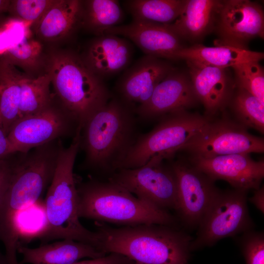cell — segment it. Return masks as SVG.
I'll list each match as a JSON object with an SVG mask.
<instances>
[{
    "label": "cell",
    "mask_w": 264,
    "mask_h": 264,
    "mask_svg": "<svg viewBox=\"0 0 264 264\" xmlns=\"http://www.w3.org/2000/svg\"><path fill=\"white\" fill-rule=\"evenodd\" d=\"M134 113L117 97H111L89 117L80 134L84 169L105 179L119 169L137 136Z\"/></svg>",
    "instance_id": "1"
},
{
    "label": "cell",
    "mask_w": 264,
    "mask_h": 264,
    "mask_svg": "<svg viewBox=\"0 0 264 264\" xmlns=\"http://www.w3.org/2000/svg\"><path fill=\"white\" fill-rule=\"evenodd\" d=\"M98 250L116 253L134 264H189L193 237L180 227L144 224L112 227L95 221Z\"/></svg>",
    "instance_id": "2"
},
{
    "label": "cell",
    "mask_w": 264,
    "mask_h": 264,
    "mask_svg": "<svg viewBox=\"0 0 264 264\" xmlns=\"http://www.w3.org/2000/svg\"><path fill=\"white\" fill-rule=\"evenodd\" d=\"M80 134L78 131L70 145L67 148L63 146L60 151L45 198V222L36 237L44 244L56 239H70L97 249L99 240L97 232L86 228L78 215L73 168L80 149Z\"/></svg>",
    "instance_id": "3"
},
{
    "label": "cell",
    "mask_w": 264,
    "mask_h": 264,
    "mask_svg": "<svg viewBox=\"0 0 264 264\" xmlns=\"http://www.w3.org/2000/svg\"><path fill=\"white\" fill-rule=\"evenodd\" d=\"M77 192L79 218L124 226L157 224L180 227L178 219L169 211L149 204L107 179L91 177L77 185Z\"/></svg>",
    "instance_id": "4"
},
{
    "label": "cell",
    "mask_w": 264,
    "mask_h": 264,
    "mask_svg": "<svg viewBox=\"0 0 264 264\" xmlns=\"http://www.w3.org/2000/svg\"><path fill=\"white\" fill-rule=\"evenodd\" d=\"M55 98L76 120L81 130L89 117L111 97L104 81L73 52L53 55L47 72Z\"/></svg>",
    "instance_id": "5"
},
{
    "label": "cell",
    "mask_w": 264,
    "mask_h": 264,
    "mask_svg": "<svg viewBox=\"0 0 264 264\" xmlns=\"http://www.w3.org/2000/svg\"><path fill=\"white\" fill-rule=\"evenodd\" d=\"M160 118L151 131L137 136L119 169L139 167L152 160L172 158L212 118L181 111Z\"/></svg>",
    "instance_id": "6"
},
{
    "label": "cell",
    "mask_w": 264,
    "mask_h": 264,
    "mask_svg": "<svg viewBox=\"0 0 264 264\" xmlns=\"http://www.w3.org/2000/svg\"><path fill=\"white\" fill-rule=\"evenodd\" d=\"M247 193L234 188L218 191L191 242L192 252L253 229L255 224L249 213Z\"/></svg>",
    "instance_id": "7"
},
{
    "label": "cell",
    "mask_w": 264,
    "mask_h": 264,
    "mask_svg": "<svg viewBox=\"0 0 264 264\" xmlns=\"http://www.w3.org/2000/svg\"><path fill=\"white\" fill-rule=\"evenodd\" d=\"M157 208L176 211L177 185L175 174L164 161L151 160L135 168L117 170L106 178Z\"/></svg>",
    "instance_id": "8"
},
{
    "label": "cell",
    "mask_w": 264,
    "mask_h": 264,
    "mask_svg": "<svg viewBox=\"0 0 264 264\" xmlns=\"http://www.w3.org/2000/svg\"><path fill=\"white\" fill-rule=\"evenodd\" d=\"M54 97L51 103L36 113L19 118L8 137L17 153L30 150L62 137L75 135L76 120Z\"/></svg>",
    "instance_id": "9"
},
{
    "label": "cell",
    "mask_w": 264,
    "mask_h": 264,
    "mask_svg": "<svg viewBox=\"0 0 264 264\" xmlns=\"http://www.w3.org/2000/svg\"><path fill=\"white\" fill-rule=\"evenodd\" d=\"M191 157H209L236 154L263 153L264 139L227 118H212L181 148Z\"/></svg>",
    "instance_id": "10"
},
{
    "label": "cell",
    "mask_w": 264,
    "mask_h": 264,
    "mask_svg": "<svg viewBox=\"0 0 264 264\" xmlns=\"http://www.w3.org/2000/svg\"><path fill=\"white\" fill-rule=\"evenodd\" d=\"M170 165L177 185L176 217L185 228L197 229L219 189L190 162L177 160Z\"/></svg>",
    "instance_id": "11"
},
{
    "label": "cell",
    "mask_w": 264,
    "mask_h": 264,
    "mask_svg": "<svg viewBox=\"0 0 264 264\" xmlns=\"http://www.w3.org/2000/svg\"><path fill=\"white\" fill-rule=\"evenodd\" d=\"M218 44L245 48L250 40L264 36V14L258 3L248 0L222 1L218 16Z\"/></svg>",
    "instance_id": "12"
},
{
    "label": "cell",
    "mask_w": 264,
    "mask_h": 264,
    "mask_svg": "<svg viewBox=\"0 0 264 264\" xmlns=\"http://www.w3.org/2000/svg\"><path fill=\"white\" fill-rule=\"evenodd\" d=\"M190 162L213 181L225 180L236 189H257L264 177V161L254 160L249 154L191 157Z\"/></svg>",
    "instance_id": "13"
},
{
    "label": "cell",
    "mask_w": 264,
    "mask_h": 264,
    "mask_svg": "<svg viewBox=\"0 0 264 264\" xmlns=\"http://www.w3.org/2000/svg\"><path fill=\"white\" fill-rule=\"evenodd\" d=\"M198 102L189 75L175 68L158 83L149 100L134 111L141 119L149 120L187 111Z\"/></svg>",
    "instance_id": "14"
},
{
    "label": "cell",
    "mask_w": 264,
    "mask_h": 264,
    "mask_svg": "<svg viewBox=\"0 0 264 264\" xmlns=\"http://www.w3.org/2000/svg\"><path fill=\"white\" fill-rule=\"evenodd\" d=\"M174 69L163 59L142 56L129 66L118 80L117 97L135 110L149 100L158 83Z\"/></svg>",
    "instance_id": "15"
},
{
    "label": "cell",
    "mask_w": 264,
    "mask_h": 264,
    "mask_svg": "<svg viewBox=\"0 0 264 264\" xmlns=\"http://www.w3.org/2000/svg\"><path fill=\"white\" fill-rule=\"evenodd\" d=\"M186 63L195 93L204 107L206 116L212 118L229 104L235 84L227 68L190 61Z\"/></svg>",
    "instance_id": "16"
},
{
    "label": "cell",
    "mask_w": 264,
    "mask_h": 264,
    "mask_svg": "<svg viewBox=\"0 0 264 264\" xmlns=\"http://www.w3.org/2000/svg\"><path fill=\"white\" fill-rule=\"evenodd\" d=\"M105 34L126 37L146 55L161 59L176 60L184 47L179 38L166 24L132 21L129 24L114 26Z\"/></svg>",
    "instance_id": "17"
},
{
    "label": "cell",
    "mask_w": 264,
    "mask_h": 264,
    "mask_svg": "<svg viewBox=\"0 0 264 264\" xmlns=\"http://www.w3.org/2000/svg\"><path fill=\"white\" fill-rule=\"evenodd\" d=\"M133 48L126 39L113 34L97 36L83 57L87 66L103 81L125 70L131 63Z\"/></svg>",
    "instance_id": "18"
},
{
    "label": "cell",
    "mask_w": 264,
    "mask_h": 264,
    "mask_svg": "<svg viewBox=\"0 0 264 264\" xmlns=\"http://www.w3.org/2000/svg\"><path fill=\"white\" fill-rule=\"evenodd\" d=\"M17 252L22 255L19 264H71L84 258L96 259L107 254L90 244L70 239L34 248L19 245Z\"/></svg>",
    "instance_id": "19"
},
{
    "label": "cell",
    "mask_w": 264,
    "mask_h": 264,
    "mask_svg": "<svg viewBox=\"0 0 264 264\" xmlns=\"http://www.w3.org/2000/svg\"><path fill=\"white\" fill-rule=\"evenodd\" d=\"M222 1L186 0L179 17L172 23L166 25L180 39H199L213 26Z\"/></svg>",
    "instance_id": "20"
},
{
    "label": "cell",
    "mask_w": 264,
    "mask_h": 264,
    "mask_svg": "<svg viewBox=\"0 0 264 264\" xmlns=\"http://www.w3.org/2000/svg\"><path fill=\"white\" fill-rule=\"evenodd\" d=\"M264 57L263 52L251 51L246 48L224 44L209 47L197 44L183 47L178 52L176 60L183 59L211 66L227 68L245 62H259Z\"/></svg>",
    "instance_id": "21"
},
{
    "label": "cell",
    "mask_w": 264,
    "mask_h": 264,
    "mask_svg": "<svg viewBox=\"0 0 264 264\" xmlns=\"http://www.w3.org/2000/svg\"><path fill=\"white\" fill-rule=\"evenodd\" d=\"M82 1L54 0L35 24L38 35L42 39L53 40L71 34L81 25Z\"/></svg>",
    "instance_id": "22"
},
{
    "label": "cell",
    "mask_w": 264,
    "mask_h": 264,
    "mask_svg": "<svg viewBox=\"0 0 264 264\" xmlns=\"http://www.w3.org/2000/svg\"><path fill=\"white\" fill-rule=\"evenodd\" d=\"M25 76L11 63L3 59L0 62V123L7 135L20 117Z\"/></svg>",
    "instance_id": "23"
},
{
    "label": "cell",
    "mask_w": 264,
    "mask_h": 264,
    "mask_svg": "<svg viewBox=\"0 0 264 264\" xmlns=\"http://www.w3.org/2000/svg\"><path fill=\"white\" fill-rule=\"evenodd\" d=\"M124 19V12L116 0L82 1L81 25L97 36L118 25Z\"/></svg>",
    "instance_id": "24"
},
{
    "label": "cell",
    "mask_w": 264,
    "mask_h": 264,
    "mask_svg": "<svg viewBox=\"0 0 264 264\" xmlns=\"http://www.w3.org/2000/svg\"><path fill=\"white\" fill-rule=\"evenodd\" d=\"M186 0H129L124 1L133 20L161 24L173 22L180 15Z\"/></svg>",
    "instance_id": "25"
},
{
    "label": "cell",
    "mask_w": 264,
    "mask_h": 264,
    "mask_svg": "<svg viewBox=\"0 0 264 264\" xmlns=\"http://www.w3.org/2000/svg\"><path fill=\"white\" fill-rule=\"evenodd\" d=\"M229 104L236 122L245 127L264 132V102L246 90L237 88Z\"/></svg>",
    "instance_id": "26"
},
{
    "label": "cell",
    "mask_w": 264,
    "mask_h": 264,
    "mask_svg": "<svg viewBox=\"0 0 264 264\" xmlns=\"http://www.w3.org/2000/svg\"><path fill=\"white\" fill-rule=\"evenodd\" d=\"M50 78L46 73L36 78L25 76L19 118L38 112L51 103L54 97L50 91Z\"/></svg>",
    "instance_id": "27"
},
{
    "label": "cell",
    "mask_w": 264,
    "mask_h": 264,
    "mask_svg": "<svg viewBox=\"0 0 264 264\" xmlns=\"http://www.w3.org/2000/svg\"><path fill=\"white\" fill-rule=\"evenodd\" d=\"M235 86L264 102V71L258 61H248L232 67Z\"/></svg>",
    "instance_id": "28"
},
{
    "label": "cell",
    "mask_w": 264,
    "mask_h": 264,
    "mask_svg": "<svg viewBox=\"0 0 264 264\" xmlns=\"http://www.w3.org/2000/svg\"><path fill=\"white\" fill-rule=\"evenodd\" d=\"M41 52L40 43L28 37L26 33L6 48L3 60L15 66H29L37 61Z\"/></svg>",
    "instance_id": "29"
},
{
    "label": "cell",
    "mask_w": 264,
    "mask_h": 264,
    "mask_svg": "<svg viewBox=\"0 0 264 264\" xmlns=\"http://www.w3.org/2000/svg\"><path fill=\"white\" fill-rule=\"evenodd\" d=\"M54 0H11L8 11L21 21L34 24L52 4Z\"/></svg>",
    "instance_id": "30"
},
{
    "label": "cell",
    "mask_w": 264,
    "mask_h": 264,
    "mask_svg": "<svg viewBox=\"0 0 264 264\" xmlns=\"http://www.w3.org/2000/svg\"><path fill=\"white\" fill-rule=\"evenodd\" d=\"M241 234L237 243L246 264H264V232L252 229Z\"/></svg>",
    "instance_id": "31"
},
{
    "label": "cell",
    "mask_w": 264,
    "mask_h": 264,
    "mask_svg": "<svg viewBox=\"0 0 264 264\" xmlns=\"http://www.w3.org/2000/svg\"><path fill=\"white\" fill-rule=\"evenodd\" d=\"M71 264H134V262L122 254L110 253L102 257L77 261Z\"/></svg>",
    "instance_id": "32"
},
{
    "label": "cell",
    "mask_w": 264,
    "mask_h": 264,
    "mask_svg": "<svg viewBox=\"0 0 264 264\" xmlns=\"http://www.w3.org/2000/svg\"><path fill=\"white\" fill-rule=\"evenodd\" d=\"M7 158L0 160V201L7 188L13 164Z\"/></svg>",
    "instance_id": "33"
},
{
    "label": "cell",
    "mask_w": 264,
    "mask_h": 264,
    "mask_svg": "<svg viewBox=\"0 0 264 264\" xmlns=\"http://www.w3.org/2000/svg\"><path fill=\"white\" fill-rule=\"evenodd\" d=\"M16 153L0 123V160L8 157Z\"/></svg>",
    "instance_id": "34"
},
{
    "label": "cell",
    "mask_w": 264,
    "mask_h": 264,
    "mask_svg": "<svg viewBox=\"0 0 264 264\" xmlns=\"http://www.w3.org/2000/svg\"><path fill=\"white\" fill-rule=\"evenodd\" d=\"M253 196L248 200L263 214L264 213V187L254 190Z\"/></svg>",
    "instance_id": "35"
},
{
    "label": "cell",
    "mask_w": 264,
    "mask_h": 264,
    "mask_svg": "<svg viewBox=\"0 0 264 264\" xmlns=\"http://www.w3.org/2000/svg\"><path fill=\"white\" fill-rule=\"evenodd\" d=\"M11 0H0V14L8 11Z\"/></svg>",
    "instance_id": "36"
},
{
    "label": "cell",
    "mask_w": 264,
    "mask_h": 264,
    "mask_svg": "<svg viewBox=\"0 0 264 264\" xmlns=\"http://www.w3.org/2000/svg\"><path fill=\"white\" fill-rule=\"evenodd\" d=\"M0 264H8L4 255H3L0 251Z\"/></svg>",
    "instance_id": "37"
}]
</instances>
